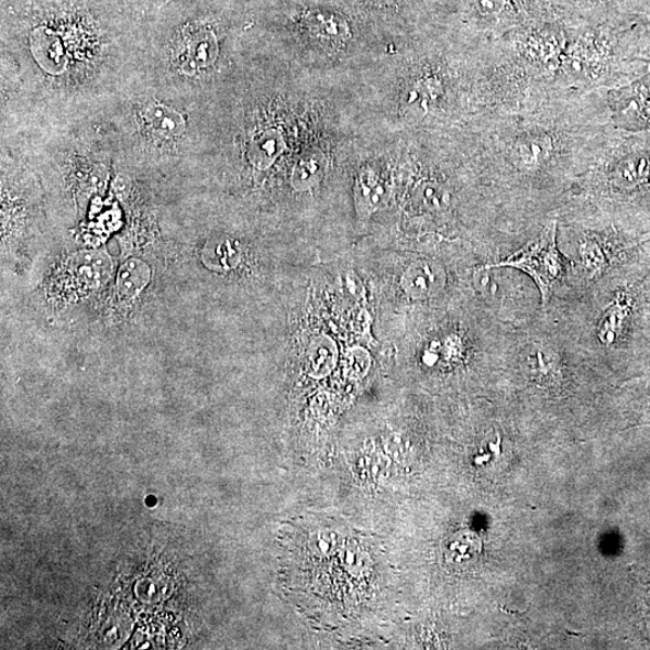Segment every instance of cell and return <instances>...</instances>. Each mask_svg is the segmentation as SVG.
Listing matches in <instances>:
<instances>
[{
	"label": "cell",
	"instance_id": "3957f363",
	"mask_svg": "<svg viewBox=\"0 0 650 650\" xmlns=\"http://www.w3.org/2000/svg\"><path fill=\"white\" fill-rule=\"evenodd\" d=\"M636 298L632 293L621 289L604 312L597 327V339L603 345L610 348L627 334L635 312Z\"/></svg>",
	"mask_w": 650,
	"mask_h": 650
},
{
	"label": "cell",
	"instance_id": "2e32d148",
	"mask_svg": "<svg viewBox=\"0 0 650 650\" xmlns=\"http://www.w3.org/2000/svg\"><path fill=\"white\" fill-rule=\"evenodd\" d=\"M420 199L429 209H441L449 202V196L436 185H427L420 190Z\"/></svg>",
	"mask_w": 650,
	"mask_h": 650
},
{
	"label": "cell",
	"instance_id": "8992f818",
	"mask_svg": "<svg viewBox=\"0 0 650 650\" xmlns=\"http://www.w3.org/2000/svg\"><path fill=\"white\" fill-rule=\"evenodd\" d=\"M219 54V44L210 31H198L186 36L183 68L187 71L199 70L209 67Z\"/></svg>",
	"mask_w": 650,
	"mask_h": 650
},
{
	"label": "cell",
	"instance_id": "7a4b0ae2",
	"mask_svg": "<svg viewBox=\"0 0 650 650\" xmlns=\"http://www.w3.org/2000/svg\"><path fill=\"white\" fill-rule=\"evenodd\" d=\"M617 120L623 129L650 132V71L616 95Z\"/></svg>",
	"mask_w": 650,
	"mask_h": 650
},
{
	"label": "cell",
	"instance_id": "ac0fdd59",
	"mask_svg": "<svg viewBox=\"0 0 650 650\" xmlns=\"http://www.w3.org/2000/svg\"><path fill=\"white\" fill-rule=\"evenodd\" d=\"M641 48L645 60L650 65V40L641 42Z\"/></svg>",
	"mask_w": 650,
	"mask_h": 650
},
{
	"label": "cell",
	"instance_id": "ba28073f",
	"mask_svg": "<svg viewBox=\"0 0 650 650\" xmlns=\"http://www.w3.org/2000/svg\"><path fill=\"white\" fill-rule=\"evenodd\" d=\"M145 129L163 139L180 136L185 131V120L180 113L161 103H150L142 112Z\"/></svg>",
	"mask_w": 650,
	"mask_h": 650
},
{
	"label": "cell",
	"instance_id": "277c9868",
	"mask_svg": "<svg viewBox=\"0 0 650 650\" xmlns=\"http://www.w3.org/2000/svg\"><path fill=\"white\" fill-rule=\"evenodd\" d=\"M69 278L74 288L91 290L107 283L112 262L103 252L79 253L69 263Z\"/></svg>",
	"mask_w": 650,
	"mask_h": 650
},
{
	"label": "cell",
	"instance_id": "ffe728a7",
	"mask_svg": "<svg viewBox=\"0 0 650 650\" xmlns=\"http://www.w3.org/2000/svg\"><path fill=\"white\" fill-rule=\"evenodd\" d=\"M649 586H650V584H649Z\"/></svg>",
	"mask_w": 650,
	"mask_h": 650
},
{
	"label": "cell",
	"instance_id": "52a82bcc",
	"mask_svg": "<svg viewBox=\"0 0 650 650\" xmlns=\"http://www.w3.org/2000/svg\"><path fill=\"white\" fill-rule=\"evenodd\" d=\"M389 186L377 172L365 169L355 185L356 206L364 213H372L387 201Z\"/></svg>",
	"mask_w": 650,
	"mask_h": 650
},
{
	"label": "cell",
	"instance_id": "d6986e66",
	"mask_svg": "<svg viewBox=\"0 0 650 650\" xmlns=\"http://www.w3.org/2000/svg\"><path fill=\"white\" fill-rule=\"evenodd\" d=\"M365 2L373 4V5H389L394 2V0H365Z\"/></svg>",
	"mask_w": 650,
	"mask_h": 650
},
{
	"label": "cell",
	"instance_id": "7c38bea8",
	"mask_svg": "<svg viewBox=\"0 0 650 650\" xmlns=\"http://www.w3.org/2000/svg\"><path fill=\"white\" fill-rule=\"evenodd\" d=\"M482 551V541L473 531H462L455 535L448 548V558L454 564H470L475 562Z\"/></svg>",
	"mask_w": 650,
	"mask_h": 650
},
{
	"label": "cell",
	"instance_id": "9a60e30c",
	"mask_svg": "<svg viewBox=\"0 0 650 650\" xmlns=\"http://www.w3.org/2000/svg\"><path fill=\"white\" fill-rule=\"evenodd\" d=\"M581 254L584 266L592 274L598 275L607 269L609 258L598 242L585 240L581 245Z\"/></svg>",
	"mask_w": 650,
	"mask_h": 650
},
{
	"label": "cell",
	"instance_id": "5b68a950",
	"mask_svg": "<svg viewBox=\"0 0 650 650\" xmlns=\"http://www.w3.org/2000/svg\"><path fill=\"white\" fill-rule=\"evenodd\" d=\"M445 285L442 266L436 262L418 261L403 276L401 286L414 299L436 297Z\"/></svg>",
	"mask_w": 650,
	"mask_h": 650
},
{
	"label": "cell",
	"instance_id": "5bb4252c",
	"mask_svg": "<svg viewBox=\"0 0 650 650\" xmlns=\"http://www.w3.org/2000/svg\"><path fill=\"white\" fill-rule=\"evenodd\" d=\"M335 362V348L328 339L316 340L308 351V363L315 374H326Z\"/></svg>",
	"mask_w": 650,
	"mask_h": 650
},
{
	"label": "cell",
	"instance_id": "8fae6325",
	"mask_svg": "<svg viewBox=\"0 0 650 650\" xmlns=\"http://www.w3.org/2000/svg\"><path fill=\"white\" fill-rule=\"evenodd\" d=\"M326 173V158L321 153H311L296 165L291 184L298 190L309 189L321 181Z\"/></svg>",
	"mask_w": 650,
	"mask_h": 650
},
{
	"label": "cell",
	"instance_id": "9c48e42d",
	"mask_svg": "<svg viewBox=\"0 0 650 650\" xmlns=\"http://www.w3.org/2000/svg\"><path fill=\"white\" fill-rule=\"evenodd\" d=\"M284 148L282 134L275 130H267L253 137L247 156L254 167L265 169L282 155Z\"/></svg>",
	"mask_w": 650,
	"mask_h": 650
},
{
	"label": "cell",
	"instance_id": "30bf717a",
	"mask_svg": "<svg viewBox=\"0 0 650 650\" xmlns=\"http://www.w3.org/2000/svg\"><path fill=\"white\" fill-rule=\"evenodd\" d=\"M150 267L139 260L126 261L120 269L118 290L120 298L131 300L142 291L150 282Z\"/></svg>",
	"mask_w": 650,
	"mask_h": 650
},
{
	"label": "cell",
	"instance_id": "e0dca14e",
	"mask_svg": "<svg viewBox=\"0 0 650 650\" xmlns=\"http://www.w3.org/2000/svg\"><path fill=\"white\" fill-rule=\"evenodd\" d=\"M505 0H476L477 9L483 15H494L504 7Z\"/></svg>",
	"mask_w": 650,
	"mask_h": 650
},
{
	"label": "cell",
	"instance_id": "4fadbf2b",
	"mask_svg": "<svg viewBox=\"0 0 650 650\" xmlns=\"http://www.w3.org/2000/svg\"><path fill=\"white\" fill-rule=\"evenodd\" d=\"M308 25L312 33L326 41H343L349 35L345 20L335 14H327V12L312 14L308 20Z\"/></svg>",
	"mask_w": 650,
	"mask_h": 650
},
{
	"label": "cell",
	"instance_id": "6da1fadb",
	"mask_svg": "<svg viewBox=\"0 0 650 650\" xmlns=\"http://www.w3.org/2000/svg\"><path fill=\"white\" fill-rule=\"evenodd\" d=\"M557 225L544 229L538 240L511 254L505 261L487 267H515L529 275L541 291L542 304L550 301L554 287L565 273V263L557 247Z\"/></svg>",
	"mask_w": 650,
	"mask_h": 650
}]
</instances>
